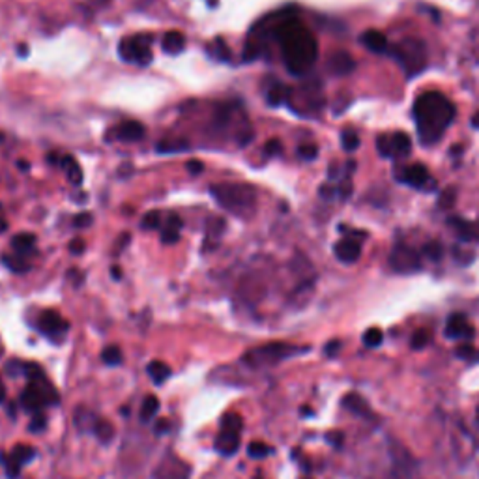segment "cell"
I'll list each match as a JSON object with an SVG mask.
<instances>
[{
  "label": "cell",
  "instance_id": "obj_1",
  "mask_svg": "<svg viewBox=\"0 0 479 479\" xmlns=\"http://www.w3.org/2000/svg\"><path fill=\"white\" fill-rule=\"evenodd\" d=\"M273 38L281 49V57L292 75L302 77L319 58V42L304 23L292 16H285L273 26Z\"/></svg>",
  "mask_w": 479,
  "mask_h": 479
},
{
  "label": "cell",
  "instance_id": "obj_2",
  "mask_svg": "<svg viewBox=\"0 0 479 479\" xmlns=\"http://www.w3.org/2000/svg\"><path fill=\"white\" fill-rule=\"evenodd\" d=\"M414 120L423 146L436 145L455 120V105L440 92H425L414 101Z\"/></svg>",
  "mask_w": 479,
  "mask_h": 479
},
{
  "label": "cell",
  "instance_id": "obj_3",
  "mask_svg": "<svg viewBox=\"0 0 479 479\" xmlns=\"http://www.w3.org/2000/svg\"><path fill=\"white\" fill-rule=\"evenodd\" d=\"M210 193L225 210L238 216H246L257 202V191L249 184H216L210 187Z\"/></svg>",
  "mask_w": 479,
  "mask_h": 479
},
{
  "label": "cell",
  "instance_id": "obj_4",
  "mask_svg": "<svg viewBox=\"0 0 479 479\" xmlns=\"http://www.w3.org/2000/svg\"><path fill=\"white\" fill-rule=\"evenodd\" d=\"M390 55L401 64L408 77L422 73L425 64H427L425 43L422 40H417V38H404L402 42L392 45L390 47Z\"/></svg>",
  "mask_w": 479,
  "mask_h": 479
},
{
  "label": "cell",
  "instance_id": "obj_5",
  "mask_svg": "<svg viewBox=\"0 0 479 479\" xmlns=\"http://www.w3.org/2000/svg\"><path fill=\"white\" fill-rule=\"evenodd\" d=\"M305 351L307 348H298V346L287 345V343H268V345L249 351L243 356V361L251 367H268L277 363V361L287 360L290 356L302 354Z\"/></svg>",
  "mask_w": 479,
  "mask_h": 479
},
{
  "label": "cell",
  "instance_id": "obj_6",
  "mask_svg": "<svg viewBox=\"0 0 479 479\" xmlns=\"http://www.w3.org/2000/svg\"><path fill=\"white\" fill-rule=\"evenodd\" d=\"M58 399H60V397H58V392L47 378H42V380H31L25 392L21 393L23 408L34 414L40 412L45 404H57Z\"/></svg>",
  "mask_w": 479,
  "mask_h": 479
},
{
  "label": "cell",
  "instance_id": "obj_7",
  "mask_svg": "<svg viewBox=\"0 0 479 479\" xmlns=\"http://www.w3.org/2000/svg\"><path fill=\"white\" fill-rule=\"evenodd\" d=\"M242 416L236 412H229L223 416L219 425V434L216 440V449L225 457H231L240 448V433H242Z\"/></svg>",
  "mask_w": 479,
  "mask_h": 479
},
{
  "label": "cell",
  "instance_id": "obj_8",
  "mask_svg": "<svg viewBox=\"0 0 479 479\" xmlns=\"http://www.w3.org/2000/svg\"><path fill=\"white\" fill-rule=\"evenodd\" d=\"M152 38L148 34H137V36L126 38L122 40L119 45V53L122 60L129 64H135V66L139 67H146L150 62H152Z\"/></svg>",
  "mask_w": 479,
  "mask_h": 479
},
{
  "label": "cell",
  "instance_id": "obj_9",
  "mask_svg": "<svg viewBox=\"0 0 479 479\" xmlns=\"http://www.w3.org/2000/svg\"><path fill=\"white\" fill-rule=\"evenodd\" d=\"M376 148H378V154L382 158H390V160L407 158L412 152V141L407 133L395 131L392 135H380L376 141Z\"/></svg>",
  "mask_w": 479,
  "mask_h": 479
},
{
  "label": "cell",
  "instance_id": "obj_10",
  "mask_svg": "<svg viewBox=\"0 0 479 479\" xmlns=\"http://www.w3.org/2000/svg\"><path fill=\"white\" fill-rule=\"evenodd\" d=\"M390 264L399 273H414L422 270V257L408 246H397L390 255Z\"/></svg>",
  "mask_w": 479,
  "mask_h": 479
},
{
  "label": "cell",
  "instance_id": "obj_11",
  "mask_svg": "<svg viewBox=\"0 0 479 479\" xmlns=\"http://www.w3.org/2000/svg\"><path fill=\"white\" fill-rule=\"evenodd\" d=\"M34 457H36V451H34V448H32V446H25V444H19V446H16V448H13V451H11L10 457H8V458L2 457L8 478L17 479V475H19V472H21L23 464H26L28 461H32Z\"/></svg>",
  "mask_w": 479,
  "mask_h": 479
},
{
  "label": "cell",
  "instance_id": "obj_12",
  "mask_svg": "<svg viewBox=\"0 0 479 479\" xmlns=\"http://www.w3.org/2000/svg\"><path fill=\"white\" fill-rule=\"evenodd\" d=\"M475 330L474 326L470 324V320L461 313L451 314L448 319V324H446V337L448 339H455V341H464V343H468V341L474 339Z\"/></svg>",
  "mask_w": 479,
  "mask_h": 479
},
{
  "label": "cell",
  "instance_id": "obj_13",
  "mask_svg": "<svg viewBox=\"0 0 479 479\" xmlns=\"http://www.w3.org/2000/svg\"><path fill=\"white\" fill-rule=\"evenodd\" d=\"M38 326H40V331L45 334L47 337H60V335L66 334L70 330V324H67V320H64L60 316V313L53 309H47L40 314V319H38Z\"/></svg>",
  "mask_w": 479,
  "mask_h": 479
},
{
  "label": "cell",
  "instance_id": "obj_14",
  "mask_svg": "<svg viewBox=\"0 0 479 479\" xmlns=\"http://www.w3.org/2000/svg\"><path fill=\"white\" fill-rule=\"evenodd\" d=\"M356 236H358V231L352 232V236L343 238V240L335 243L334 253L341 263L354 264L361 257V243L360 240H356Z\"/></svg>",
  "mask_w": 479,
  "mask_h": 479
},
{
  "label": "cell",
  "instance_id": "obj_15",
  "mask_svg": "<svg viewBox=\"0 0 479 479\" xmlns=\"http://www.w3.org/2000/svg\"><path fill=\"white\" fill-rule=\"evenodd\" d=\"M111 135H113V139L122 141V143H135V141H141L145 137L146 129L137 120H128V122L114 126L111 129Z\"/></svg>",
  "mask_w": 479,
  "mask_h": 479
},
{
  "label": "cell",
  "instance_id": "obj_16",
  "mask_svg": "<svg viewBox=\"0 0 479 479\" xmlns=\"http://www.w3.org/2000/svg\"><path fill=\"white\" fill-rule=\"evenodd\" d=\"M401 182H404L407 186L416 187V189H423L429 184H433L431 176H429L427 167L422 165V163H414V165L407 167V169L402 170Z\"/></svg>",
  "mask_w": 479,
  "mask_h": 479
},
{
  "label": "cell",
  "instance_id": "obj_17",
  "mask_svg": "<svg viewBox=\"0 0 479 479\" xmlns=\"http://www.w3.org/2000/svg\"><path fill=\"white\" fill-rule=\"evenodd\" d=\"M189 468L186 463H182L178 458H167L161 463V466L155 470V479H187Z\"/></svg>",
  "mask_w": 479,
  "mask_h": 479
},
{
  "label": "cell",
  "instance_id": "obj_18",
  "mask_svg": "<svg viewBox=\"0 0 479 479\" xmlns=\"http://www.w3.org/2000/svg\"><path fill=\"white\" fill-rule=\"evenodd\" d=\"M360 42L361 45L365 47L367 51L375 53V55H382V53H386L387 49H390V45H387V38L384 36L380 31H375V28L363 32L360 36Z\"/></svg>",
  "mask_w": 479,
  "mask_h": 479
},
{
  "label": "cell",
  "instance_id": "obj_19",
  "mask_svg": "<svg viewBox=\"0 0 479 479\" xmlns=\"http://www.w3.org/2000/svg\"><path fill=\"white\" fill-rule=\"evenodd\" d=\"M328 67H330V72L335 73V75H348L356 67V62L348 53L337 51L328 60Z\"/></svg>",
  "mask_w": 479,
  "mask_h": 479
},
{
  "label": "cell",
  "instance_id": "obj_20",
  "mask_svg": "<svg viewBox=\"0 0 479 479\" xmlns=\"http://www.w3.org/2000/svg\"><path fill=\"white\" fill-rule=\"evenodd\" d=\"M343 407H345L351 414H354V416L360 417L375 416L371 408H369V404H367L365 399L361 395H358V393H346V395L343 397Z\"/></svg>",
  "mask_w": 479,
  "mask_h": 479
},
{
  "label": "cell",
  "instance_id": "obj_21",
  "mask_svg": "<svg viewBox=\"0 0 479 479\" xmlns=\"http://www.w3.org/2000/svg\"><path fill=\"white\" fill-rule=\"evenodd\" d=\"M449 225L457 231L458 238L464 242H479V221L449 219Z\"/></svg>",
  "mask_w": 479,
  "mask_h": 479
},
{
  "label": "cell",
  "instance_id": "obj_22",
  "mask_svg": "<svg viewBox=\"0 0 479 479\" xmlns=\"http://www.w3.org/2000/svg\"><path fill=\"white\" fill-rule=\"evenodd\" d=\"M180 229H182V219L178 216H169L167 217V223L161 229V242L167 243V246H172L180 240Z\"/></svg>",
  "mask_w": 479,
  "mask_h": 479
},
{
  "label": "cell",
  "instance_id": "obj_23",
  "mask_svg": "<svg viewBox=\"0 0 479 479\" xmlns=\"http://www.w3.org/2000/svg\"><path fill=\"white\" fill-rule=\"evenodd\" d=\"M161 49L167 53V55H180L184 49H186V38L184 34L178 31L167 32L163 40H161Z\"/></svg>",
  "mask_w": 479,
  "mask_h": 479
},
{
  "label": "cell",
  "instance_id": "obj_24",
  "mask_svg": "<svg viewBox=\"0 0 479 479\" xmlns=\"http://www.w3.org/2000/svg\"><path fill=\"white\" fill-rule=\"evenodd\" d=\"M34 246H36V236H34V234H28V232H21V234H17V236H13V240H11V248L16 249L17 255H21V257H26V255H31V253L36 251Z\"/></svg>",
  "mask_w": 479,
  "mask_h": 479
},
{
  "label": "cell",
  "instance_id": "obj_25",
  "mask_svg": "<svg viewBox=\"0 0 479 479\" xmlns=\"http://www.w3.org/2000/svg\"><path fill=\"white\" fill-rule=\"evenodd\" d=\"M146 373H148V376L152 378V382L154 384H163L165 380H169V376L172 375V371H170V367L167 365L165 361H160V360H154L150 361L148 367H146Z\"/></svg>",
  "mask_w": 479,
  "mask_h": 479
},
{
  "label": "cell",
  "instance_id": "obj_26",
  "mask_svg": "<svg viewBox=\"0 0 479 479\" xmlns=\"http://www.w3.org/2000/svg\"><path fill=\"white\" fill-rule=\"evenodd\" d=\"M60 165L66 170L67 180L72 182L73 186H81V184H83V170H81L79 163L73 160L72 155H64L62 161H60Z\"/></svg>",
  "mask_w": 479,
  "mask_h": 479
},
{
  "label": "cell",
  "instance_id": "obj_27",
  "mask_svg": "<svg viewBox=\"0 0 479 479\" xmlns=\"http://www.w3.org/2000/svg\"><path fill=\"white\" fill-rule=\"evenodd\" d=\"M289 98V88L283 87L281 83H275L268 88V92H266V101L272 107H279L281 104H285Z\"/></svg>",
  "mask_w": 479,
  "mask_h": 479
},
{
  "label": "cell",
  "instance_id": "obj_28",
  "mask_svg": "<svg viewBox=\"0 0 479 479\" xmlns=\"http://www.w3.org/2000/svg\"><path fill=\"white\" fill-rule=\"evenodd\" d=\"M208 51L214 58H217L219 62H231V49H229L227 42L223 40V38H216L211 45H208Z\"/></svg>",
  "mask_w": 479,
  "mask_h": 479
},
{
  "label": "cell",
  "instance_id": "obj_29",
  "mask_svg": "<svg viewBox=\"0 0 479 479\" xmlns=\"http://www.w3.org/2000/svg\"><path fill=\"white\" fill-rule=\"evenodd\" d=\"M160 410V399L155 395H146L141 404V422H150Z\"/></svg>",
  "mask_w": 479,
  "mask_h": 479
},
{
  "label": "cell",
  "instance_id": "obj_30",
  "mask_svg": "<svg viewBox=\"0 0 479 479\" xmlns=\"http://www.w3.org/2000/svg\"><path fill=\"white\" fill-rule=\"evenodd\" d=\"M94 434L98 438L101 444H109L113 442L114 438V427L105 419H96L94 422Z\"/></svg>",
  "mask_w": 479,
  "mask_h": 479
},
{
  "label": "cell",
  "instance_id": "obj_31",
  "mask_svg": "<svg viewBox=\"0 0 479 479\" xmlns=\"http://www.w3.org/2000/svg\"><path fill=\"white\" fill-rule=\"evenodd\" d=\"M189 148V143L184 139L178 141H161L160 145H158V152L161 154H172V152H184V150Z\"/></svg>",
  "mask_w": 479,
  "mask_h": 479
},
{
  "label": "cell",
  "instance_id": "obj_32",
  "mask_svg": "<svg viewBox=\"0 0 479 479\" xmlns=\"http://www.w3.org/2000/svg\"><path fill=\"white\" fill-rule=\"evenodd\" d=\"M101 360H104V363H107V365H120L122 360H124V356H122V351H120L119 346L111 345L107 346V348H104V352H101Z\"/></svg>",
  "mask_w": 479,
  "mask_h": 479
},
{
  "label": "cell",
  "instance_id": "obj_33",
  "mask_svg": "<svg viewBox=\"0 0 479 479\" xmlns=\"http://www.w3.org/2000/svg\"><path fill=\"white\" fill-rule=\"evenodd\" d=\"M2 263H4L11 272L16 273H25L31 270V264L26 263V258L21 257V255H17V257H4L2 258Z\"/></svg>",
  "mask_w": 479,
  "mask_h": 479
},
{
  "label": "cell",
  "instance_id": "obj_34",
  "mask_svg": "<svg viewBox=\"0 0 479 479\" xmlns=\"http://www.w3.org/2000/svg\"><path fill=\"white\" fill-rule=\"evenodd\" d=\"M341 146H343L345 152H356V150H358V146H360V137H358V133H356L354 129H346V131H343V135H341Z\"/></svg>",
  "mask_w": 479,
  "mask_h": 479
},
{
  "label": "cell",
  "instance_id": "obj_35",
  "mask_svg": "<svg viewBox=\"0 0 479 479\" xmlns=\"http://www.w3.org/2000/svg\"><path fill=\"white\" fill-rule=\"evenodd\" d=\"M361 341H363V345H365L367 348H376V346L382 345L384 334H382V330H378V328H369V330L363 334Z\"/></svg>",
  "mask_w": 479,
  "mask_h": 479
},
{
  "label": "cell",
  "instance_id": "obj_36",
  "mask_svg": "<svg viewBox=\"0 0 479 479\" xmlns=\"http://www.w3.org/2000/svg\"><path fill=\"white\" fill-rule=\"evenodd\" d=\"M163 225V219H161L160 211H148L145 217H143V221H141V227L146 229V231H158V229Z\"/></svg>",
  "mask_w": 479,
  "mask_h": 479
},
{
  "label": "cell",
  "instance_id": "obj_37",
  "mask_svg": "<svg viewBox=\"0 0 479 479\" xmlns=\"http://www.w3.org/2000/svg\"><path fill=\"white\" fill-rule=\"evenodd\" d=\"M248 453L251 458H264L272 453V448L264 442H251L248 446Z\"/></svg>",
  "mask_w": 479,
  "mask_h": 479
},
{
  "label": "cell",
  "instance_id": "obj_38",
  "mask_svg": "<svg viewBox=\"0 0 479 479\" xmlns=\"http://www.w3.org/2000/svg\"><path fill=\"white\" fill-rule=\"evenodd\" d=\"M429 341H431V334L427 330H417L410 339V345H412L414 351H422L429 345Z\"/></svg>",
  "mask_w": 479,
  "mask_h": 479
},
{
  "label": "cell",
  "instance_id": "obj_39",
  "mask_svg": "<svg viewBox=\"0 0 479 479\" xmlns=\"http://www.w3.org/2000/svg\"><path fill=\"white\" fill-rule=\"evenodd\" d=\"M298 155L305 161H313L316 160V155H319V148L314 145H302L298 148Z\"/></svg>",
  "mask_w": 479,
  "mask_h": 479
},
{
  "label": "cell",
  "instance_id": "obj_40",
  "mask_svg": "<svg viewBox=\"0 0 479 479\" xmlns=\"http://www.w3.org/2000/svg\"><path fill=\"white\" fill-rule=\"evenodd\" d=\"M423 255L425 257H429L431 260H440L442 258V246L440 243H427L425 246V249H423Z\"/></svg>",
  "mask_w": 479,
  "mask_h": 479
},
{
  "label": "cell",
  "instance_id": "obj_41",
  "mask_svg": "<svg viewBox=\"0 0 479 479\" xmlns=\"http://www.w3.org/2000/svg\"><path fill=\"white\" fill-rule=\"evenodd\" d=\"M45 425H47V417L43 416V414H34V417H32V422H31V431L32 433H40V431H43V429H45Z\"/></svg>",
  "mask_w": 479,
  "mask_h": 479
},
{
  "label": "cell",
  "instance_id": "obj_42",
  "mask_svg": "<svg viewBox=\"0 0 479 479\" xmlns=\"http://www.w3.org/2000/svg\"><path fill=\"white\" fill-rule=\"evenodd\" d=\"M457 356L458 358H463V360H472V358L475 356L474 346L468 345V343H464V345H461L457 348Z\"/></svg>",
  "mask_w": 479,
  "mask_h": 479
},
{
  "label": "cell",
  "instance_id": "obj_43",
  "mask_svg": "<svg viewBox=\"0 0 479 479\" xmlns=\"http://www.w3.org/2000/svg\"><path fill=\"white\" fill-rule=\"evenodd\" d=\"M186 169H187V172H189L191 176H199L202 172V170H204V163H202V161L191 160V161H187Z\"/></svg>",
  "mask_w": 479,
  "mask_h": 479
},
{
  "label": "cell",
  "instance_id": "obj_44",
  "mask_svg": "<svg viewBox=\"0 0 479 479\" xmlns=\"http://www.w3.org/2000/svg\"><path fill=\"white\" fill-rule=\"evenodd\" d=\"M73 225L75 227H88V225H92V216L90 214H79L75 219H73Z\"/></svg>",
  "mask_w": 479,
  "mask_h": 479
},
{
  "label": "cell",
  "instance_id": "obj_45",
  "mask_svg": "<svg viewBox=\"0 0 479 479\" xmlns=\"http://www.w3.org/2000/svg\"><path fill=\"white\" fill-rule=\"evenodd\" d=\"M83 251H84V242L81 240V238H75V240L70 242V253H72V255H81Z\"/></svg>",
  "mask_w": 479,
  "mask_h": 479
},
{
  "label": "cell",
  "instance_id": "obj_46",
  "mask_svg": "<svg viewBox=\"0 0 479 479\" xmlns=\"http://www.w3.org/2000/svg\"><path fill=\"white\" fill-rule=\"evenodd\" d=\"M281 150H283V146H281V143H279V141H270L268 145H266V148H264V152H266V154H270V155H273V154H281Z\"/></svg>",
  "mask_w": 479,
  "mask_h": 479
},
{
  "label": "cell",
  "instance_id": "obj_47",
  "mask_svg": "<svg viewBox=\"0 0 479 479\" xmlns=\"http://www.w3.org/2000/svg\"><path fill=\"white\" fill-rule=\"evenodd\" d=\"M341 348V343L339 341H331V343H328V346H326V356H330V358H334L335 354H337V351Z\"/></svg>",
  "mask_w": 479,
  "mask_h": 479
},
{
  "label": "cell",
  "instance_id": "obj_48",
  "mask_svg": "<svg viewBox=\"0 0 479 479\" xmlns=\"http://www.w3.org/2000/svg\"><path fill=\"white\" fill-rule=\"evenodd\" d=\"M169 422H167V419H160V422L155 423V427H154V431H155V434H165L167 431H169Z\"/></svg>",
  "mask_w": 479,
  "mask_h": 479
},
{
  "label": "cell",
  "instance_id": "obj_49",
  "mask_svg": "<svg viewBox=\"0 0 479 479\" xmlns=\"http://www.w3.org/2000/svg\"><path fill=\"white\" fill-rule=\"evenodd\" d=\"M6 399V387L4 384H2V380H0V402H4Z\"/></svg>",
  "mask_w": 479,
  "mask_h": 479
},
{
  "label": "cell",
  "instance_id": "obj_50",
  "mask_svg": "<svg viewBox=\"0 0 479 479\" xmlns=\"http://www.w3.org/2000/svg\"><path fill=\"white\" fill-rule=\"evenodd\" d=\"M111 275H113L114 279H120V275H122V273H120V268H119V266H114V268L111 270Z\"/></svg>",
  "mask_w": 479,
  "mask_h": 479
},
{
  "label": "cell",
  "instance_id": "obj_51",
  "mask_svg": "<svg viewBox=\"0 0 479 479\" xmlns=\"http://www.w3.org/2000/svg\"><path fill=\"white\" fill-rule=\"evenodd\" d=\"M472 128L479 129V113H478V114H475L474 119H472Z\"/></svg>",
  "mask_w": 479,
  "mask_h": 479
},
{
  "label": "cell",
  "instance_id": "obj_52",
  "mask_svg": "<svg viewBox=\"0 0 479 479\" xmlns=\"http://www.w3.org/2000/svg\"><path fill=\"white\" fill-rule=\"evenodd\" d=\"M19 169H28V163L26 161H19Z\"/></svg>",
  "mask_w": 479,
  "mask_h": 479
},
{
  "label": "cell",
  "instance_id": "obj_53",
  "mask_svg": "<svg viewBox=\"0 0 479 479\" xmlns=\"http://www.w3.org/2000/svg\"><path fill=\"white\" fill-rule=\"evenodd\" d=\"M6 229H8V225H6L4 221H0V232H4Z\"/></svg>",
  "mask_w": 479,
  "mask_h": 479
},
{
  "label": "cell",
  "instance_id": "obj_54",
  "mask_svg": "<svg viewBox=\"0 0 479 479\" xmlns=\"http://www.w3.org/2000/svg\"><path fill=\"white\" fill-rule=\"evenodd\" d=\"M475 419H478V423H479V407H478V410H475Z\"/></svg>",
  "mask_w": 479,
  "mask_h": 479
},
{
  "label": "cell",
  "instance_id": "obj_55",
  "mask_svg": "<svg viewBox=\"0 0 479 479\" xmlns=\"http://www.w3.org/2000/svg\"><path fill=\"white\" fill-rule=\"evenodd\" d=\"M208 2H210V6H214V4H216V0H208Z\"/></svg>",
  "mask_w": 479,
  "mask_h": 479
}]
</instances>
